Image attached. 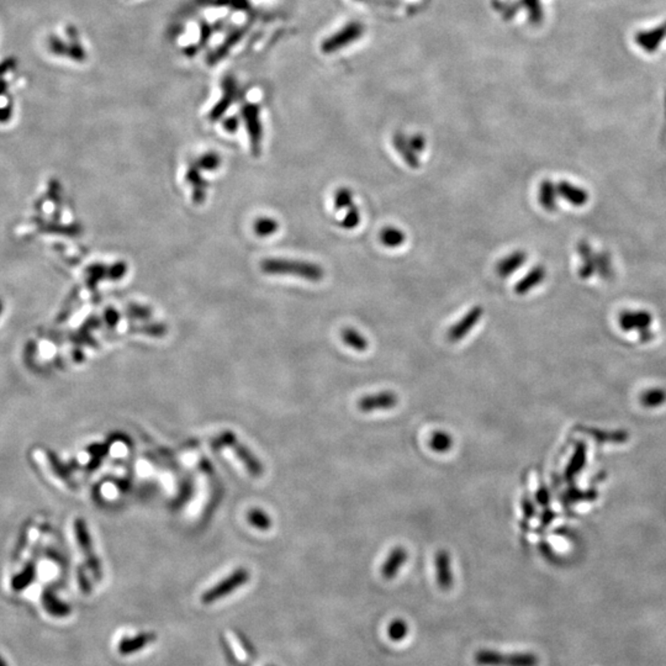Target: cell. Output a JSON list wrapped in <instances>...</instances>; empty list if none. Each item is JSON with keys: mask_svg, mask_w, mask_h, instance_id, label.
<instances>
[{"mask_svg": "<svg viewBox=\"0 0 666 666\" xmlns=\"http://www.w3.org/2000/svg\"><path fill=\"white\" fill-rule=\"evenodd\" d=\"M263 270L273 274H293L300 276L310 282H320L324 276V271L320 265L299 260H279L271 259L263 263Z\"/></svg>", "mask_w": 666, "mask_h": 666, "instance_id": "obj_1", "label": "cell"}, {"mask_svg": "<svg viewBox=\"0 0 666 666\" xmlns=\"http://www.w3.org/2000/svg\"><path fill=\"white\" fill-rule=\"evenodd\" d=\"M474 661L479 666H538L540 659L533 653H511L504 654L492 649H481L474 654Z\"/></svg>", "mask_w": 666, "mask_h": 666, "instance_id": "obj_2", "label": "cell"}, {"mask_svg": "<svg viewBox=\"0 0 666 666\" xmlns=\"http://www.w3.org/2000/svg\"><path fill=\"white\" fill-rule=\"evenodd\" d=\"M248 580H249L248 571L246 569H237L230 577H226L225 580L219 582L214 588H209L201 596V601L204 602L205 605L214 603L217 600L223 599V597H226L228 595L232 594L234 590H237L241 586H243Z\"/></svg>", "mask_w": 666, "mask_h": 666, "instance_id": "obj_3", "label": "cell"}, {"mask_svg": "<svg viewBox=\"0 0 666 666\" xmlns=\"http://www.w3.org/2000/svg\"><path fill=\"white\" fill-rule=\"evenodd\" d=\"M484 315V309L481 307H474L469 310L458 322L453 324L447 332V338L450 342H459L468 336L476 324L480 321Z\"/></svg>", "mask_w": 666, "mask_h": 666, "instance_id": "obj_4", "label": "cell"}, {"mask_svg": "<svg viewBox=\"0 0 666 666\" xmlns=\"http://www.w3.org/2000/svg\"><path fill=\"white\" fill-rule=\"evenodd\" d=\"M399 402L395 392L392 391H380L372 395L362 397L358 401V408L364 414L375 412V411H386L395 408Z\"/></svg>", "mask_w": 666, "mask_h": 666, "instance_id": "obj_5", "label": "cell"}, {"mask_svg": "<svg viewBox=\"0 0 666 666\" xmlns=\"http://www.w3.org/2000/svg\"><path fill=\"white\" fill-rule=\"evenodd\" d=\"M221 99L211 110L210 115H209L211 121L220 120L222 115L227 111V109L232 105V102H234V99L237 96L238 87H237V82H236L234 76H231V74L225 76L221 80Z\"/></svg>", "mask_w": 666, "mask_h": 666, "instance_id": "obj_6", "label": "cell"}, {"mask_svg": "<svg viewBox=\"0 0 666 666\" xmlns=\"http://www.w3.org/2000/svg\"><path fill=\"white\" fill-rule=\"evenodd\" d=\"M248 29H249L248 25H243V26H238L234 30L231 31L226 38L223 40V43L208 54V57H206L208 65L215 66L219 62H221L231 52V49L240 43L241 40L246 35Z\"/></svg>", "mask_w": 666, "mask_h": 666, "instance_id": "obj_7", "label": "cell"}, {"mask_svg": "<svg viewBox=\"0 0 666 666\" xmlns=\"http://www.w3.org/2000/svg\"><path fill=\"white\" fill-rule=\"evenodd\" d=\"M436 568V579L439 588L443 591H448L454 585V575L452 568V558L447 551H439L434 559Z\"/></svg>", "mask_w": 666, "mask_h": 666, "instance_id": "obj_8", "label": "cell"}, {"mask_svg": "<svg viewBox=\"0 0 666 666\" xmlns=\"http://www.w3.org/2000/svg\"><path fill=\"white\" fill-rule=\"evenodd\" d=\"M619 326L624 331H647L653 322V315L645 310H628L619 315Z\"/></svg>", "mask_w": 666, "mask_h": 666, "instance_id": "obj_9", "label": "cell"}, {"mask_svg": "<svg viewBox=\"0 0 666 666\" xmlns=\"http://www.w3.org/2000/svg\"><path fill=\"white\" fill-rule=\"evenodd\" d=\"M242 116L246 122L247 131L251 137V142L254 147H258L259 142L262 140V124L259 119L258 105L248 102L242 108Z\"/></svg>", "mask_w": 666, "mask_h": 666, "instance_id": "obj_10", "label": "cell"}, {"mask_svg": "<svg viewBox=\"0 0 666 666\" xmlns=\"http://www.w3.org/2000/svg\"><path fill=\"white\" fill-rule=\"evenodd\" d=\"M408 560V552L402 546H397L391 551L388 558L385 559L381 568V575L386 580H392L399 575V573L403 568Z\"/></svg>", "mask_w": 666, "mask_h": 666, "instance_id": "obj_11", "label": "cell"}, {"mask_svg": "<svg viewBox=\"0 0 666 666\" xmlns=\"http://www.w3.org/2000/svg\"><path fill=\"white\" fill-rule=\"evenodd\" d=\"M559 197L564 199L574 206H584L588 201V192L581 186H574L569 181L562 180L557 186Z\"/></svg>", "mask_w": 666, "mask_h": 666, "instance_id": "obj_12", "label": "cell"}, {"mask_svg": "<svg viewBox=\"0 0 666 666\" xmlns=\"http://www.w3.org/2000/svg\"><path fill=\"white\" fill-rule=\"evenodd\" d=\"M222 439H223V443L230 444L234 448L236 454L243 462V464L246 465L247 470L249 473H252V475H254V476H259V475L262 474L263 469L260 467L258 460L245 447H242V445L237 443L234 441V436H231L230 433H227L226 436L222 437Z\"/></svg>", "mask_w": 666, "mask_h": 666, "instance_id": "obj_13", "label": "cell"}, {"mask_svg": "<svg viewBox=\"0 0 666 666\" xmlns=\"http://www.w3.org/2000/svg\"><path fill=\"white\" fill-rule=\"evenodd\" d=\"M546 276V268L543 265H535L533 269L529 270V273L517 282L515 293L518 295L527 294L531 290L537 288V285H540L544 282Z\"/></svg>", "mask_w": 666, "mask_h": 666, "instance_id": "obj_14", "label": "cell"}, {"mask_svg": "<svg viewBox=\"0 0 666 666\" xmlns=\"http://www.w3.org/2000/svg\"><path fill=\"white\" fill-rule=\"evenodd\" d=\"M526 260H527L526 252L516 251V252L511 253L498 262V265H496V273L504 279L509 278L512 273L520 269L526 263Z\"/></svg>", "mask_w": 666, "mask_h": 666, "instance_id": "obj_15", "label": "cell"}, {"mask_svg": "<svg viewBox=\"0 0 666 666\" xmlns=\"http://www.w3.org/2000/svg\"><path fill=\"white\" fill-rule=\"evenodd\" d=\"M558 189L552 180L542 181L540 186L538 200L542 208L549 212H554L558 208Z\"/></svg>", "mask_w": 666, "mask_h": 666, "instance_id": "obj_16", "label": "cell"}, {"mask_svg": "<svg viewBox=\"0 0 666 666\" xmlns=\"http://www.w3.org/2000/svg\"><path fill=\"white\" fill-rule=\"evenodd\" d=\"M392 142H394V147L397 151V153L402 157L403 162L410 166L411 168L417 169L420 167V159L417 158L416 152L411 148V146L408 144V138L405 135L397 133L394 136Z\"/></svg>", "mask_w": 666, "mask_h": 666, "instance_id": "obj_17", "label": "cell"}, {"mask_svg": "<svg viewBox=\"0 0 666 666\" xmlns=\"http://www.w3.org/2000/svg\"><path fill=\"white\" fill-rule=\"evenodd\" d=\"M666 35V24L663 25L661 27L658 29H653V31H648V32H642L636 36V43L641 46V47L644 48V51H648V52H653L655 51V48L658 47L661 45L663 38Z\"/></svg>", "mask_w": 666, "mask_h": 666, "instance_id": "obj_18", "label": "cell"}, {"mask_svg": "<svg viewBox=\"0 0 666 666\" xmlns=\"http://www.w3.org/2000/svg\"><path fill=\"white\" fill-rule=\"evenodd\" d=\"M77 531H78L79 543H80V546H82L83 551L87 554V558H88V562H89L91 569L94 570L96 575H100V564H99V560L96 559V554L91 551V543H90L89 535H88V532H87L83 522H79L77 524Z\"/></svg>", "mask_w": 666, "mask_h": 666, "instance_id": "obj_19", "label": "cell"}, {"mask_svg": "<svg viewBox=\"0 0 666 666\" xmlns=\"http://www.w3.org/2000/svg\"><path fill=\"white\" fill-rule=\"evenodd\" d=\"M379 237H380V242L388 248H399L406 241L405 232L401 228H397L395 226H386L383 228Z\"/></svg>", "mask_w": 666, "mask_h": 666, "instance_id": "obj_20", "label": "cell"}, {"mask_svg": "<svg viewBox=\"0 0 666 666\" xmlns=\"http://www.w3.org/2000/svg\"><path fill=\"white\" fill-rule=\"evenodd\" d=\"M453 444H454V439L450 436V433L445 432V431H434L431 436L430 442H428L430 448L433 452L441 453V454L449 452L453 448Z\"/></svg>", "mask_w": 666, "mask_h": 666, "instance_id": "obj_21", "label": "cell"}, {"mask_svg": "<svg viewBox=\"0 0 666 666\" xmlns=\"http://www.w3.org/2000/svg\"><path fill=\"white\" fill-rule=\"evenodd\" d=\"M342 340L349 348L355 349L357 352H364L369 347L366 337L355 329H344L342 331Z\"/></svg>", "mask_w": 666, "mask_h": 666, "instance_id": "obj_22", "label": "cell"}, {"mask_svg": "<svg viewBox=\"0 0 666 666\" xmlns=\"http://www.w3.org/2000/svg\"><path fill=\"white\" fill-rule=\"evenodd\" d=\"M152 636H150V634H141V636H137L136 638L125 639V641H122V643H121L119 650H120L121 654L125 655L136 653V650L144 648L150 643Z\"/></svg>", "mask_w": 666, "mask_h": 666, "instance_id": "obj_23", "label": "cell"}, {"mask_svg": "<svg viewBox=\"0 0 666 666\" xmlns=\"http://www.w3.org/2000/svg\"><path fill=\"white\" fill-rule=\"evenodd\" d=\"M353 198H355V192L351 189L346 186L340 188L335 194V209L337 211L348 210L352 205H355Z\"/></svg>", "mask_w": 666, "mask_h": 666, "instance_id": "obj_24", "label": "cell"}, {"mask_svg": "<svg viewBox=\"0 0 666 666\" xmlns=\"http://www.w3.org/2000/svg\"><path fill=\"white\" fill-rule=\"evenodd\" d=\"M408 634V625L403 619H394L388 627V636L392 642H401Z\"/></svg>", "mask_w": 666, "mask_h": 666, "instance_id": "obj_25", "label": "cell"}, {"mask_svg": "<svg viewBox=\"0 0 666 666\" xmlns=\"http://www.w3.org/2000/svg\"><path fill=\"white\" fill-rule=\"evenodd\" d=\"M248 521L249 523L259 529H268L270 527V518L265 513V511L252 510L248 513Z\"/></svg>", "mask_w": 666, "mask_h": 666, "instance_id": "obj_26", "label": "cell"}, {"mask_svg": "<svg viewBox=\"0 0 666 666\" xmlns=\"http://www.w3.org/2000/svg\"><path fill=\"white\" fill-rule=\"evenodd\" d=\"M360 220L362 217H360L359 209L355 205H352L340 225L344 230H355L359 225Z\"/></svg>", "mask_w": 666, "mask_h": 666, "instance_id": "obj_27", "label": "cell"}, {"mask_svg": "<svg viewBox=\"0 0 666 666\" xmlns=\"http://www.w3.org/2000/svg\"><path fill=\"white\" fill-rule=\"evenodd\" d=\"M217 31V25H211L206 21H203L200 24V41H199V48L204 47L206 43H209L211 36Z\"/></svg>", "mask_w": 666, "mask_h": 666, "instance_id": "obj_28", "label": "cell"}, {"mask_svg": "<svg viewBox=\"0 0 666 666\" xmlns=\"http://www.w3.org/2000/svg\"><path fill=\"white\" fill-rule=\"evenodd\" d=\"M276 230H278V225L274 220H269V219H262L259 220L256 223V231L257 234H260V236H267V234H274Z\"/></svg>", "mask_w": 666, "mask_h": 666, "instance_id": "obj_29", "label": "cell"}, {"mask_svg": "<svg viewBox=\"0 0 666 666\" xmlns=\"http://www.w3.org/2000/svg\"><path fill=\"white\" fill-rule=\"evenodd\" d=\"M408 144L416 153H420L426 147V140L422 135H414L408 138Z\"/></svg>", "mask_w": 666, "mask_h": 666, "instance_id": "obj_30", "label": "cell"}, {"mask_svg": "<svg viewBox=\"0 0 666 666\" xmlns=\"http://www.w3.org/2000/svg\"><path fill=\"white\" fill-rule=\"evenodd\" d=\"M230 6L234 8V10H238V12H247V10L251 9L248 0H231Z\"/></svg>", "mask_w": 666, "mask_h": 666, "instance_id": "obj_31", "label": "cell"}, {"mask_svg": "<svg viewBox=\"0 0 666 666\" xmlns=\"http://www.w3.org/2000/svg\"><path fill=\"white\" fill-rule=\"evenodd\" d=\"M223 126L230 133H234L238 127V121L236 118H228L227 120H225V122H223Z\"/></svg>", "mask_w": 666, "mask_h": 666, "instance_id": "obj_32", "label": "cell"}, {"mask_svg": "<svg viewBox=\"0 0 666 666\" xmlns=\"http://www.w3.org/2000/svg\"><path fill=\"white\" fill-rule=\"evenodd\" d=\"M0 666H6L5 661L1 659V656H0Z\"/></svg>", "mask_w": 666, "mask_h": 666, "instance_id": "obj_33", "label": "cell"}]
</instances>
